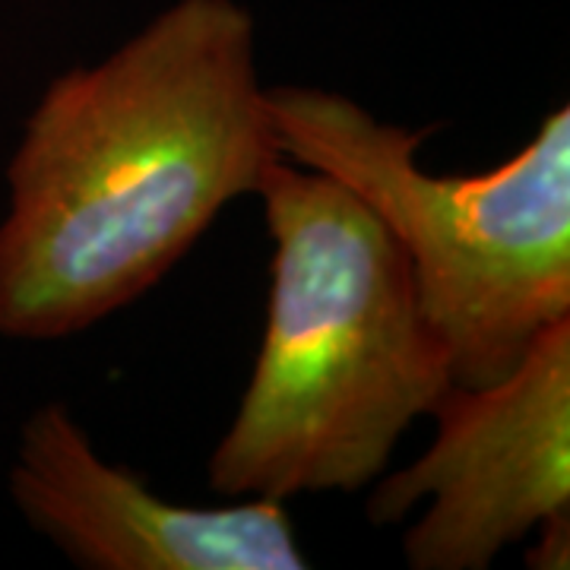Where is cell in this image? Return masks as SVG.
Instances as JSON below:
<instances>
[{
  "label": "cell",
  "instance_id": "cell-2",
  "mask_svg": "<svg viewBox=\"0 0 570 570\" xmlns=\"http://www.w3.org/2000/svg\"><path fill=\"white\" fill-rule=\"evenodd\" d=\"M273 238L266 330L209 456L228 498L358 491L453 384L406 254L348 187L276 159L261 181Z\"/></svg>",
  "mask_w": 570,
  "mask_h": 570
},
{
  "label": "cell",
  "instance_id": "cell-3",
  "mask_svg": "<svg viewBox=\"0 0 570 570\" xmlns=\"http://www.w3.org/2000/svg\"><path fill=\"white\" fill-rule=\"evenodd\" d=\"M285 159L348 187L406 254L453 384L485 387L570 317V108L479 175L419 163L428 130L377 121L340 92L266 89Z\"/></svg>",
  "mask_w": 570,
  "mask_h": 570
},
{
  "label": "cell",
  "instance_id": "cell-1",
  "mask_svg": "<svg viewBox=\"0 0 570 570\" xmlns=\"http://www.w3.org/2000/svg\"><path fill=\"white\" fill-rule=\"evenodd\" d=\"M283 159L235 0H178L45 89L7 165L0 336L61 340L137 302Z\"/></svg>",
  "mask_w": 570,
  "mask_h": 570
},
{
  "label": "cell",
  "instance_id": "cell-6",
  "mask_svg": "<svg viewBox=\"0 0 570 570\" xmlns=\"http://www.w3.org/2000/svg\"><path fill=\"white\" fill-rule=\"evenodd\" d=\"M570 554V513L549 520L535 530V546L527 554V564L535 570H564Z\"/></svg>",
  "mask_w": 570,
  "mask_h": 570
},
{
  "label": "cell",
  "instance_id": "cell-5",
  "mask_svg": "<svg viewBox=\"0 0 570 570\" xmlns=\"http://www.w3.org/2000/svg\"><path fill=\"white\" fill-rule=\"evenodd\" d=\"M20 513L89 570H302L307 554L285 501L228 508L165 501L99 456L77 419L48 403L29 415L10 469Z\"/></svg>",
  "mask_w": 570,
  "mask_h": 570
},
{
  "label": "cell",
  "instance_id": "cell-4",
  "mask_svg": "<svg viewBox=\"0 0 570 570\" xmlns=\"http://www.w3.org/2000/svg\"><path fill=\"white\" fill-rule=\"evenodd\" d=\"M438 434L403 472L374 482L367 517L406 530L412 570H485L508 546L570 513V317L485 387L450 390Z\"/></svg>",
  "mask_w": 570,
  "mask_h": 570
}]
</instances>
